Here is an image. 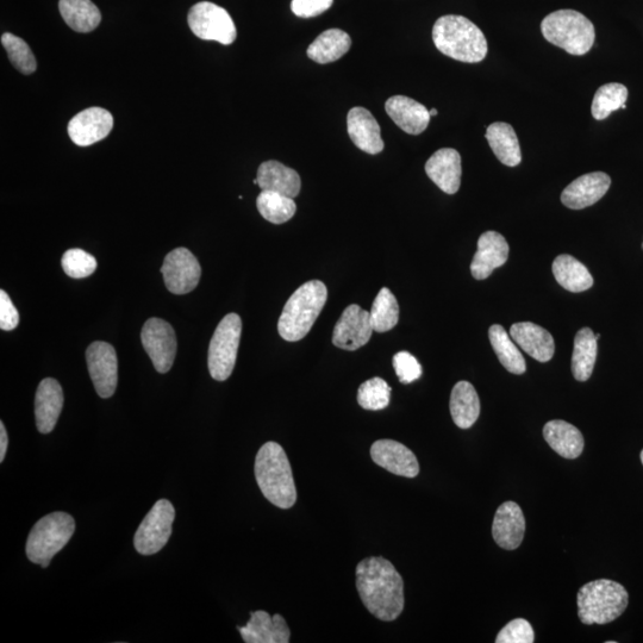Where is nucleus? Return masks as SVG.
Here are the masks:
<instances>
[{"instance_id": "a18cd8bd", "label": "nucleus", "mask_w": 643, "mask_h": 643, "mask_svg": "<svg viewBox=\"0 0 643 643\" xmlns=\"http://www.w3.org/2000/svg\"><path fill=\"white\" fill-rule=\"evenodd\" d=\"M8 446V433H6L4 423L0 422V463H3L5 459L6 451H8Z\"/></svg>"}, {"instance_id": "c03bdc74", "label": "nucleus", "mask_w": 643, "mask_h": 643, "mask_svg": "<svg viewBox=\"0 0 643 643\" xmlns=\"http://www.w3.org/2000/svg\"><path fill=\"white\" fill-rule=\"evenodd\" d=\"M20 323V315L12 303L8 293L0 291V329L11 332Z\"/></svg>"}, {"instance_id": "7c9ffc66", "label": "nucleus", "mask_w": 643, "mask_h": 643, "mask_svg": "<svg viewBox=\"0 0 643 643\" xmlns=\"http://www.w3.org/2000/svg\"><path fill=\"white\" fill-rule=\"evenodd\" d=\"M553 274L559 285L573 293L588 291L593 286V278L588 268L571 255H559L554 260Z\"/></svg>"}, {"instance_id": "37998d69", "label": "nucleus", "mask_w": 643, "mask_h": 643, "mask_svg": "<svg viewBox=\"0 0 643 643\" xmlns=\"http://www.w3.org/2000/svg\"><path fill=\"white\" fill-rule=\"evenodd\" d=\"M333 3L334 0H292L291 10L297 17L312 18L332 8Z\"/></svg>"}, {"instance_id": "ddd939ff", "label": "nucleus", "mask_w": 643, "mask_h": 643, "mask_svg": "<svg viewBox=\"0 0 643 643\" xmlns=\"http://www.w3.org/2000/svg\"><path fill=\"white\" fill-rule=\"evenodd\" d=\"M87 367L101 398L114 396L118 383V360L115 348L103 341L91 343L86 351Z\"/></svg>"}, {"instance_id": "cd10ccee", "label": "nucleus", "mask_w": 643, "mask_h": 643, "mask_svg": "<svg viewBox=\"0 0 643 643\" xmlns=\"http://www.w3.org/2000/svg\"><path fill=\"white\" fill-rule=\"evenodd\" d=\"M492 152L498 160L508 167H516L521 164L522 153L520 142H518L516 131L508 123L496 122L486 130Z\"/></svg>"}, {"instance_id": "ea45409f", "label": "nucleus", "mask_w": 643, "mask_h": 643, "mask_svg": "<svg viewBox=\"0 0 643 643\" xmlns=\"http://www.w3.org/2000/svg\"><path fill=\"white\" fill-rule=\"evenodd\" d=\"M62 268L68 277L83 279L90 277L97 270V260L83 249H70L61 260Z\"/></svg>"}, {"instance_id": "49530a36", "label": "nucleus", "mask_w": 643, "mask_h": 643, "mask_svg": "<svg viewBox=\"0 0 643 643\" xmlns=\"http://www.w3.org/2000/svg\"><path fill=\"white\" fill-rule=\"evenodd\" d=\"M429 114H430V116H436V115H438V110H436V109L429 110Z\"/></svg>"}, {"instance_id": "79ce46f5", "label": "nucleus", "mask_w": 643, "mask_h": 643, "mask_svg": "<svg viewBox=\"0 0 643 643\" xmlns=\"http://www.w3.org/2000/svg\"><path fill=\"white\" fill-rule=\"evenodd\" d=\"M393 368H395L399 382L411 384L422 376L420 362L409 352H399L393 357Z\"/></svg>"}, {"instance_id": "c756f323", "label": "nucleus", "mask_w": 643, "mask_h": 643, "mask_svg": "<svg viewBox=\"0 0 643 643\" xmlns=\"http://www.w3.org/2000/svg\"><path fill=\"white\" fill-rule=\"evenodd\" d=\"M351 37L340 29L324 31L308 48V56L317 64L326 65L340 60L351 49Z\"/></svg>"}, {"instance_id": "4468645a", "label": "nucleus", "mask_w": 643, "mask_h": 643, "mask_svg": "<svg viewBox=\"0 0 643 643\" xmlns=\"http://www.w3.org/2000/svg\"><path fill=\"white\" fill-rule=\"evenodd\" d=\"M374 332L370 312L357 304L349 305L337 321L333 333V343L337 348L354 352L367 345Z\"/></svg>"}, {"instance_id": "473e14b6", "label": "nucleus", "mask_w": 643, "mask_h": 643, "mask_svg": "<svg viewBox=\"0 0 643 643\" xmlns=\"http://www.w3.org/2000/svg\"><path fill=\"white\" fill-rule=\"evenodd\" d=\"M598 353V340L590 328L580 329L574 339L572 373L578 382H586L592 376Z\"/></svg>"}, {"instance_id": "f8f14e48", "label": "nucleus", "mask_w": 643, "mask_h": 643, "mask_svg": "<svg viewBox=\"0 0 643 643\" xmlns=\"http://www.w3.org/2000/svg\"><path fill=\"white\" fill-rule=\"evenodd\" d=\"M161 273L168 291L174 295H186L198 286L202 268L189 249L177 248L167 254Z\"/></svg>"}, {"instance_id": "f704fd0d", "label": "nucleus", "mask_w": 643, "mask_h": 643, "mask_svg": "<svg viewBox=\"0 0 643 643\" xmlns=\"http://www.w3.org/2000/svg\"><path fill=\"white\" fill-rule=\"evenodd\" d=\"M628 96V89L622 84L610 83L599 87L591 106L593 118L603 121L614 111L626 109Z\"/></svg>"}, {"instance_id": "6ab92c4d", "label": "nucleus", "mask_w": 643, "mask_h": 643, "mask_svg": "<svg viewBox=\"0 0 643 643\" xmlns=\"http://www.w3.org/2000/svg\"><path fill=\"white\" fill-rule=\"evenodd\" d=\"M526 533V518L520 505L505 502L496 511L492 524V536L497 545L507 551L521 546Z\"/></svg>"}, {"instance_id": "412c9836", "label": "nucleus", "mask_w": 643, "mask_h": 643, "mask_svg": "<svg viewBox=\"0 0 643 643\" xmlns=\"http://www.w3.org/2000/svg\"><path fill=\"white\" fill-rule=\"evenodd\" d=\"M64 408V391L58 380L43 379L35 396L36 427L41 434L52 433Z\"/></svg>"}, {"instance_id": "4c0bfd02", "label": "nucleus", "mask_w": 643, "mask_h": 643, "mask_svg": "<svg viewBox=\"0 0 643 643\" xmlns=\"http://www.w3.org/2000/svg\"><path fill=\"white\" fill-rule=\"evenodd\" d=\"M2 45L5 48L6 54L18 72L29 76L36 71L37 64L33 51H31L28 43L21 39V37L14 34L5 33L2 36Z\"/></svg>"}, {"instance_id": "0eeeda50", "label": "nucleus", "mask_w": 643, "mask_h": 643, "mask_svg": "<svg viewBox=\"0 0 643 643\" xmlns=\"http://www.w3.org/2000/svg\"><path fill=\"white\" fill-rule=\"evenodd\" d=\"M76 532V521L66 513L49 514L35 524L27 540V557L31 563L47 568Z\"/></svg>"}, {"instance_id": "a19ab883", "label": "nucleus", "mask_w": 643, "mask_h": 643, "mask_svg": "<svg viewBox=\"0 0 643 643\" xmlns=\"http://www.w3.org/2000/svg\"><path fill=\"white\" fill-rule=\"evenodd\" d=\"M535 634L532 624L523 618H516L497 635V643H533Z\"/></svg>"}, {"instance_id": "de8ad7c7", "label": "nucleus", "mask_w": 643, "mask_h": 643, "mask_svg": "<svg viewBox=\"0 0 643 643\" xmlns=\"http://www.w3.org/2000/svg\"><path fill=\"white\" fill-rule=\"evenodd\" d=\"M641 461H642V465H643V449H642V452H641Z\"/></svg>"}, {"instance_id": "58836bf2", "label": "nucleus", "mask_w": 643, "mask_h": 643, "mask_svg": "<svg viewBox=\"0 0 643 643\" xmlns=\"http://www.w3.org/2000/svg\"><path fill=\"white\" fill-rule=\"evenodd\" d=\"M391 387L382 378H372L362 383L358 390V403L362 409L378 411L389 407Z\"/></svg>"}, {"instance_id": "09e8293b", "label": "nucleus", "mask_w": 643, "mask_h": 643, "mask_svg": "<svg viewBox=\"0 0 643 643\" xmlns=\"http://www.w3.org/2000/svg\"><path fill=\"white\" fill-rule=\"evenodd\" d=\"M642 249H643V243H642Z\"/></svg>"}, {"instance_id": "aec40b11", "label": "nucleus", "mask_w": 643, "mask_h": 643, "mask_svg": "<svg viewBox=\"0 0 643 643\" xmlns=\"http://www.w3.org/2000/svg\"><path fill=\"white\" fill-rule=\"evenodd\" d=\"M509 245L497 232H486L479 237L478 251L471 264L474 279H488L496 268L502 267L509 258Z\"/></svg>"}, {"instance_id": "f03ea898", "label": "nucleus", "mask_w": 643, "mask_h": 643, "mask_svg": "<svg viewBox=\"0 0 643 643\" xmlns=\"http://www.w3.org/2000/svg\"><path fill=\"white\" fill-rule=\"evenodd\" d=\"M255 478L268 502L280 509H290L297 502V489L292 467L277 442H267L259 449L255 459Z\"/></svg>"}, {"instance_id": "6e6552de", "label": "nucleus", "mask_w": 643, "mask_h": 643, "mask_svg": "<svg viewBox=\"0 0 643 643\" xmlns=\"http://www.w3.org/2000/svg\"><path fill=\"white\" fill-rule=\"evenodd\" d=\"M242 333L241 317L229 314L218 324L212 336L208 366L211 377L217 382H226L232 376L236 364Z\"/></svg>"}, {"instance_id": "1a4fd4ad", "label": "nucleus", "mask_w": 643, "mask_h": 643, "mask_svg": "<svg viewBox=\"0 0 643 643\" xmlns=\"http://www.w3.org/2000/svg\"><path fill=\"white\" fill-rule=\"evenodd\" d=\"M187 22L192 33L199 39L220 42L224 46L232 45L236 40L237 31L232 16L214 3L201 2L193 5Z\"/></svg>"}, {"instance_id": "bb28decb", "label": "nucleus", "mask_w": 643, "mask_h": 643, "mask_svg": "<svg viewBox=\"0 0 643 643\" xmlns=\"http://www.w3.org/2000/svg\"><path fill=\"white\" fill-rule=\"evenodd\" d=\"M543 436L554 452L565 459H577L584 451V438L580 430L561 420L548 422Z\"/></svg>"}, {"instance_id": "c85d7f7f", "label": "nucleus", "mask_w": 643, "mask_h": 643, "mask_svg": "<svg viewBox=\"0 0 643 643\" xmlns=\"http://www.w3.org/2000/svg\"><path fill=\"white\" fill-rule=\"evenodd\" d=\"M449 409L454 423L460 429L471 428L477 422L480 415V401L471 383L459 382L453 387Z\"/></svg>"}, {"instance_id": "9b49d317", "label": "nucleus", "mask_w": 643, "mask_h": 643, "mask_svg": "<svg viewBox=\"0 0 643 643\" xmlns=\"http://www.w3.org/2000/svg\"><path fill=\"white\" fill-rule=\"evenodd\" d=\"M143 348L159 373L170 372L177 355V336L170 323L161 318H151L141 332Z\"/></svg>"}, {"instance_id": "39448f33", "label": "nucleus", "mask_w": 643, "mask_h": 643, "mask_svg": "<svg viewBox=\"0 0 643 643\" xmlns=\"http://www.w3.org/2000/svg\"><path fill=\"white\" fill-rule=\"evenodd\" d=\"M577 602L578 616L584 624H608L626 611L629 595L621 584L599 579L579 590Z\"/></svg>"}, {"instance_id": "7ed1b4c3", "label": "nucleus", "mask_w": 643, "mask_h": 643, "mask_svg": "<svg viewBox=\"0 0 643 643\" xmlns=\"http://www.w3.org/2000/svg\"><path fill=\"white\" fill-rule=\"evenodd\" d=\"M433 41L443 55L466 64H478L488 55L483 31L464 16L440 17L434 24Z\"/></svg>"}, {"instance_id": "a878e982", "label": "nucleus", "mask_w": 643, "mask_h": 643, "mask_svg": "<svg viewBox=\"0 0 643 643\" xmlns=\"http://www.w3.org/2000/svg\"><path fill=\"white\" fill-rule=\"evenodd\" d=\"M257 179L261 191L278 192L290 198H296L302 189L299 174L282 162L274 160L260 165Z\"/></svg>"}, {"instance_id": "c9c22d12", "label": "nucleus", "mask_w": 643, "mask_h": 643, "mask_svg": "<svg viewBox=\"0 0 643 643\" xmlns=\"http://www.w3.org/2000/svg\"><path fill=\"white\" fill-rule=\"evenodd\" d=\"M257 208L260 215L273 224L290 221L297 211L293 198L273 191H261L257 198Z\"/></svg>"}, {"instance_id": "393cba45", "label": "nucleus", "mask_w": 643, "mask_h": 643, "mask_svg": "<svg viewBox=\"0 0 643 643\" xmlns=\"http://www.w3.org/2000/svg\"><path fill=\"white\" fill-rule=\"evenodd\" d=\"M510 336L530 357L540 362H548L554 357V339L546 329L532 322L514 324Z\"/></svg>"}, {"instance_id": "f257e3e1", "label": "nucleus", "mask_w": 643, "mask_h": 643, "mask_svg": "<svg viewBox=\"0 0 643 643\" xmlns=\"http://www.w3.org/2000/svg\"><path fill=\"white\" fill-rule=\"evenodd\" d=\"M357 589L366 609L378 620L392 622L403 613V578L389 560H362L357 566Z\"/></svg>"}, {"instance_id": "4be33fe9", "label": "nucleus", "mask_w": 643, "mask_h": 643, "mask_svg": "<svg viewBox=\"0 0 643 643\" xmlns=\"http://www.w3.org/2000/svg\"><path fill=\"white\" fill-rule=\"evenodd\" d=\"M426 173L430 180L447 195H455L460 189L461 156L453 148H442L427 161Z\"/></svg>"}, {"instance_id": "423d86ee", "label": "nucleus", "mask_w": 643, "mask_h": 643, "mask_svg": "<svg viewBox=\"0 0 643 643\" xmlns=\"http://www.w3.org/2000/svg\"><path fill=\"white\" fill-rule=\"evenodd\" d=\"M541 31L549 43L577 56L589 53L596 40L592 22L574 10L552 12L542 21Z\"/></svg>"}, {"instance_id": "72a5a7b5", "label": "nucleus", "mask_w": 643, "mask_h": 643, "mask_svg": "<svg viewBox=\"0 0 643 643\" xmlns=\"http://www.w3.org/2000/svg\"><path fill=\"white\" fill-rule=\"evenodd\" d=\"M489 337L493 351H495L501 364L510 373L523 374L527 370L526 360L518 351L515 341L499 324H493L489 330Z\"/></svg>"}, {"instance_id": "2eb2a0df", "label": "nucleus", "mask_w": 643, "mask_h": 643, "mask_svg": "<svg viewBox=\"0 0 643 643\" xmlns=\"http://www.w3.org/2000/svg\"><path fill=\"white\" fill-rule=\"evenodd\" d=\"M114 128V117L108 110L90 108L79 112L68 123V135L79 147H89L102 141Z\"/></svg>"}, {"instance_id": "a211bd4d", "label": "nucleus", "mask_w": 643, "mask_h": 643, "mask_svg": "<svg viewBox=\"0 0 643 643\" xmlns=\"http://www.w3.org/2000/svg\"><path fill=\"white\" fill-rule=\"evenodd\" d=\"M246 643H289L291 630L282 615L253 611L245 627H237Z\"/></svg>"}, {"instance_id": "5701e85b", "label": "nucleus", "mask_w": 643, "mask_h": 643, "mask_svg": "<svg viewBox=\"0 0 643 643\" xmlns=\"http://www.w3.org/2000/svg\"><path fill=\"white\" fill-rule=\"evenodd\" d=\"M347 127L349 137L362 152L376 155L384 151L379 124L370 111L360 106L349 110Z\"/></svg>"}, {"instance_id": "b1692460", "label": "nucleus", "mask_w": 643, "mask_h": 643, "mask_svg": "<svg viewBox=\"0 0 643 643\" xmlns=\"http://www.w3.org/2000/svg\"><path fill=\"white\" fill-rule=\"evenodd\" d=\"M385 110L391 120L410 135L422 134L428 128L430 117H432L426 106L405 96L387 99Z\"/></svg>"}, {"instance_id": "f3484780", "label": "nucleus", "mask_w": 643, "mask_h": 643, "mask_svg": "<svg viewBox=\"0 0 643 643\" xmlns=\"http://www.w3.org/2000/svg\"><path fill=\"white\" fill-rule=\"evenodd\" d=\"M611 179L607 173L593 172L572 181L561 193V202L568 209L583 210L601 201L610 189Z\"/></svg>"}, {"instance_id": "e433bc0d", "label": "nucleus", "mask_w": 643, "mask_h": 643, "mask_svg": "<svg viewBox=\"0 0 643 643\" xmlns=\"http://www.w3.org/2000/svg\"><path fill=\"white\" fill-rule=\"evenodd\" d=\"M370 317L374 332L386 333L397 326L399 305L395 295L387 287H383L374 299Z\"/></svg>"}, {"instance_id": "dca6fc26", "label": "nucleus", "mask_w": 643, "mask_h": 643, "mask_svg": "<svg viewBox=\"0 0 643 643\" xmlns=\"http://www.w3.org/2000/svg\"><path fill=\"white\" fill-rule=\"evenodd\" d=\"M371 458L384 470L396 476L415 478L420 473L416 455L401 442L379 440L371 447Z\"/></svg>"}, {"instance_id": "9d476101", "label": "nucleus", "mask_w": 643, "mask_h": 643, "mask_svg": "<svg viewBox=\"0 0 643 643\" xmlns=\"http://www.w3.org/2000/svg\"><path fill=\"white\" fill-rule=\"evenodd\" d=\"M176 510L170 501L160 499L140 524L135 534L134 546L142 555L161 551L171 538Z\"/></svg>"}, {"instance_id": "20e7f679", "label": "nucleus", "mask_w": 643, "mask_h": 643, "mask_svg": "<svg viewBox=\"0 0 643 643\" xmlns=\"http://www.w3.org/2000/svg\"><path fill=\"white\" fill-rule=\"evenodd\" d=\"M327 299V286L320 280H311L299 287L292 293L279 318V335L287 342L304 339L321 315Z\"/></svg>"}, {"instance_id": "2f4dec72", "label": "nucleus", "mask_w": 643, "mask_h": 643, "mask_svg": "<svg viewBox=\"0 0 643 643\" xmlns=\"http://www.w3.org/2000/svg\"><path fill=\"white\" fill-rule=\"evenodd\" d=\"M59 9L67 26L77 33H91L102 22L101 11L91 0H60Z\"/></svg>"}]
</instances>
